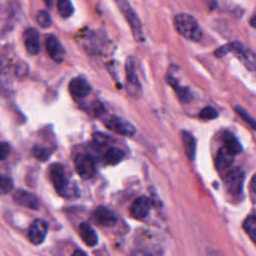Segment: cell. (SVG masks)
<instances>
[{"label":"cell","mask_w":256,"mask_h":256,"mask_svg":"<svg viewBox=\"0 0 256 256\" xmlns=\"http://www.w3.org/2000/svg\"><path fill=\"white\" fill-rule=\"evenodd\" d=\"M228 52H232L242 61L247 69L251 71H256V54L247 48L244 44L239 41H234L219 47L215 50L214 54L216 57H223Z\"/></svg>","instance_id":"1"},{"label":"cell","mask_w":256,"mask_h":256,"mask_svg":"<svg viewBox=\"0 0 256 256\" xmlns=\"http://www.w3.org/2000/svg\"><path fill=\"white\" fill-rule=\"evenodd\" d=\"M174 26L180 35L190 41L198 42L202 39V29L200 28L197 20L190 14H177L174 17Z\"/></svg>","instance_id":"2"},{"label":"cell","mask_w":256,"mask_h":256,"mask_svg":"<svg viewBox=\"0 0 256 256\" xmlns=\"http://www.w3.org/2000/svg\"><path fill=\"white\" fill-rule=\"evenodd\" d=\"M49 178L53 184L55 190L63 197H69L74 195L75 188H72V185L67 178L64 167L59 163H53L49 167Z\"/></svg>","instance_id":"3"},{"label":"cell","mask_w":256,"mask_h":256,"mask_svg":"<svg viewBox=\"0 0 256 256\" xmlns=\"http://www.w3.org/2000/svg\"><path fill=\"white\" fill-rule=\"evenodd\" d=\"M115 2L117 4L119 10L121 11L123 16L127 20L135 40L142 41L144 38L143 32H142V26H141L139 18L137 17L136 13L130 6L129 2L127 0H115Z\"/></svg>","instance_id":"4"},{"label":"cell","mask_w":256,"mask_h":256,"mask_svg":"<svg viewBox=\"0 0 256 256\" xmlns=\"http://www.w3.org/2000/svg\"><path fill=\"white\" fill-rule=\"evenodd\" d=\"M244 177V171L239 167L230 168L226 172L224 176V185L231 196L238 197L242 194Z\"/></svg>","instance_id":"5"},{"label":"cell","mask_w":256,"mask_h":256,"mask_svg":"<svg viewBox=\"0 0 256 256\" xmlns=\"http://www.w3.org/2000/svg\"><path fill=\"white\" fill-rule=\"evenodd\" d=\"M75 169L78 175L83 179H90L95 174V163L88 154H79L74 159Z\"/></svg>","instance_id":"6"},{"label":"cell","mask_w":256,"mask_h":256,"mask_svg":"<svg viewBox=\"0 0 256 256\" xmlns=\"http://www.w3.org/2000/svg\"><path fill=\"white\" fill-rule=\"evenodd\" d=\"M126 71V82H127V91L133 96H138L141 91V84L136 74L134 59L128 57L125 64Z\"/></svg>","instance_id":"7"},{"label":"cell","mask_w":256,"mask_h":256,"mask_svg":"<svg viewBox=\"0 0 256 256\" xmlns=\"http://www.w3.org/2000/svg\"><path fill=\"white\" fill-rule=\"evenodd\" d=\"M106 127L123 136H132L136 132L135 127L130 122L116 116H112L106 121Z\"/></svg>","instance_id":"8"},{"label":"cell","mask_w":256,"mask_h":256,"mask_svg":"<svg viewBox=\"0 0 256 256\" xmlns=\"http://www.w3.org/2000/svg\"><path fill=\"white\" fill-rule=\"evenodd\" d=\"M45 47L48 55L53 61L61 63L64 60L65 49L57 37H55L54 35H49L46 38Z\"/></svg>","instance_id":"9"},{"label":"cell","mask_w":256,"mask_h":256,"mask_svg":"<svg viewBox=\"0 0 256 256\" xmlns=\"http://www.w3.org/2000/svg\"><path fill=\"white\" fill-rule=\"evenodd\" d=\"M47 231H48L47 223L42 219H37L31 224L29 228L28 238L30 242L35 245L41 244L46 238Z\"/></svg>","instance_id":"10"},{"label":"cell","mask_w":256,"mask_h":256,"mask_svg":"<svg viewBox=\"0 0 256 256\" xmlns=\"http://www.w3.org/2000/svg\"><path fill=\"white\" fill-rule=\"evenodd\" d=\"M69 92L74 99L85 98L91 91V86L83 77H76L69 83Z\"/></svg>","instance_id":"11"},{"label":"cell","mask_w":256,"mask_h":256,"mask_svg":"<svg viewBox=\"0 0 256 256\" xmlns=\"http://www.w3.org/2000/svg\"><path fill=\"white\" fill-rule=\"evenodd\" d=\"M150 210V200L145 196L136 198L129 209L130 216L134 219H143L146 217Z\"/></svg>","instance_id":"12"},{"label":"cell","mask_w":256,"mask_h":256,"mask_svg":"<svg viewBox=\"0 0 256 256\" xmlns=\"http://www.w3.org/2000/svg\"><path fill=\"white\" fill-rule=\"evenodd\" d=\"M93 218L99 225L105 227H112L117 223V217L114 212L104 206H100L94 211Z\"/></svg>","instance_id":"13"},{"label":"cell","mask_w":256,"mask_h":256,"mask_svg":"<svg viewBox=\"0 0 256 256\" xmlns=\"http://www.w3.org/2000/svg\"><path fill=\"white\" fill-rule=\"evenodd\" d=\"M24 45L27 52L31 55L38 54L40 50L39 32L35 28H28L24 32Z\"/></svg>","instance_id":"14"},{"label":"cell","mask_w":256,"mask_h":256,"mask_svg":"<svg viewBox=\"0 0 256 256\" xmlns=\"http://www.w3.org/2000/svg\"><path fill=\"white\" fill-rule=\"evenodd\" d=\"M13 200L18 205L29 208V209H38L39 201L36 196L25 190H17L13 194Z\"/></svg>","instance_id":"15"},{"label":"cell","mask_w":256,"mask_h":256,"mask_svg":"<svg viewBox=\"0 0 256 256\" xmlns=\"http://www.w3.org/2000/svg\"><path fill=\"white\" fill-rule=\"evenodd\" d=\"M234 156L235 155L230 153L224 146L220 148L215 159V166L217 170L220 172H227L234 161Z\"/></svg>","instance_id":"16"},{"label":"cell","mask_w":256,"mask_h":256,"mask_svg":"<svg viewBox=\"0 0 256 256\" xmlns=\"http://www.w3.org/2000/svg\"><path fill=\"white\" fill-rule=\"evenodd\" d=\"M79 233L82 241L90 247L95 246L98 243V236L94 228L86 222H83L79 226Z\"/></svg>","instance_id":"17"},{"label":"cell","mask_w":256,"mask_h":256,"mask_svg":"<svg viewBox=\"0 0 256 256\" xmlns=\"http://www.w3.org/2000/svg\"><path fill=\"white\" fill-rule=\"evenodd\" d=\"M223 146L233 155H237L242 151V145L237 138L230 132H225L223 135Z\"/></svg>","instance_id":"18"},{"label":"cell","mask_w":256,"mask_h":256,"mask_svg":"<svg viewBox=\"0 0 256 256\" xmlns=\"http://www.w3.org/2000/svg\"><path fill=\"white\" fill-rule=\"evenodd\" d=\"M182 142L185 153L190 160H193L196 154V139L189 132H182Z\"/></svg>","instance_id":"19"},{"label":"cell","mask_w":256,"mask_h":256,"mask_svg":"<svg viewBox=\"0 0 256 256\" xmlns=\"http://www.w3.org/2000/svg\"><path fill=\"white\" fill-rule=\"evenodd\" d=\"M167 82L174 88V90L176 91V93H177V95H178V98H179L182 102L187 103V102H189V101L191 100L192 94H191L190 90H189L188 88H186V87L180 86L175 78H173L172 76L169 75V76L167 77Z\"/></svg>","instance_id":"20"},{"label":"cell","mask_w":256,"mask_h":256,"mask_svg":"<svg viewBox=\"0 0 256 256\" xmlns=\"http://www.w3.org/2000/svg\"><path fill=\"white\" fill-rule=\"evenodd\" d=\"M123 158H124V152L121 149L116 147L109 148L104 155V161L109 165H116Z\"/></svg>","instance_id":"21"},{"label":"cell","mask_w":256,"mask_h":256,"mask_svg":"<svg viewBox=\"0 0 256 256\" xmlns=\"http://www.w3.org/2000/svg\"><path fill=\"white\" fill-rule=\"evenodd\" d=\"M243 229L248 237L256 244V215H249L245 218Z\"/></svg>","instance_id":"22"},{"label":"cell","mask_w":256,"mask_h":256,"mask_svg":"<svg viewBox=\"0 0 256 256\" xmlns=\"http://www.w3.org/2000/svg\"><path fill=\"white\" fill-rule=\"evenodd\" d=\"M57 9L63 18H69L73 12V5L70 0H57Z\"/></svg>","instance_id":"23"},{"label":"cell","mask_w":256,"mask_h":256,"mask_svg":"<svg viewBox=\"0 0 256 256\" xmlns=\"http://www.w3.org/2000/svg\"><path fill=\"white\" fill-rule=\"evenodd\" d=\"M235 111L244 122H246L252 129H254L256 131V119H254L243 107H241L239 105H237L235 107Z\"/></svg>","instance_id":"24"},{"label":"cell","mask_w":256,"mask_h":256,"mask_svg":"<svg viewBox=\"0 0 256 256\" xmlns=\"http://www.w3.org/2000/svg\"><path fill=\"white\" fill-rule=\"evenodd\" d=\"M36 21H37V23H38L41 27L47 28V27H49L50 24H51V16H50V14H49L46 10H40V11L37 13Z\"/></svg>","instance_id":"25"},{"label":"cell","mask_w":256,"mask_h":256,"mask_svg":"<svg viewBox=\"0 0 256 256\" xmlns=\"http://www.w3.org/2000/svg\"><path fill=\"white\" fill-rule=\"evenodd\" d=\"M217 116H218L217 110L211 106H207V107L203 108L199 113V117L202 120H212V119L217 118Z\"/></svg>","instance_id":"26"},{"label":"cell","mask_w":256,"mask_h":256,"mask_svg":"<svg viewBox=\"0 0 256 256\" xmlns=\"http://www.w3.org/2000/svg\"><path fill=\"white\" fill-rule=\"evenodd\" d=\"M33 154L34 156L38 159V160H41V161H45L48 159L49 157V151L47 148L45 147H42V146H34L33 148Z\"/></svg>","instance_id":"27"},{"label":"cell","mask_w":256,"mask_h":256,"mask_svg":"<svg viewBox=\"0 0 256 256\" xmlns=\"http://www.w3.org/2000/svg\"><path fill=\"white\" fill-rule=\"evenodd\" d=\"M13 188V182L12 179L7 176H2L0 179V189L2 194H6L10 192Z\"/></svg>","instance_id":"28"},{"label":"cell","mask_w":256,"mask_h":256,"mask_svg":"<svg viewBox=\"0 0 256 256\" xmlns=\"http://www.w3.org/2000/svg\"><path fill=\"white\" fill-rule=\"evenodd\" d=\"M249 195H250L251 201L254 204H256V173L252 176L249 182Z\"/></svg>","instance_id":"29"},{"label":"cell","mask_w":256,"mask_h":256,"mask_svg":"<svg viewBox=\"0 0 256 256\" xmlns=\"http://www.w3.org/2000/svg\"><path fill=\"white\" fill-rule=\"evenodd\" d=\"M10 153V145L6 142H2L0 146V158L1 160H5Z\"/></svg>","instance_id":"30"},{"label":"cell","mask_w":256,"mask_h":256,"mask_svg":"<svg viewBox=\"0 0 256 256\" xmlns=\"http://www.w3.org/2000/svg\"><path fill=\"white\" fill-rule=\"evenodd\" d=\"M27 71H28V68L26 63H21L16 68V74L18 77H24L27 74Z\"/></svg>","instance_id":"31"},{"label":"cell","mask_w":256,"mask_h":256,"mask_svg":"<svg viewBox=\"0 0 256 256\" xmlns=\"http://www.w3.org/2000/svg\"><path fill=\"white\" fill-rule=\"evenodd\" d=\"M131 256H154L152 255L150 252L147 251H143V250H136L132 253Z\"/></svg>","instance_id":"32"},{"label":"cell","mask_w":256,"mask_h":256,"mask_svg":"<svg viewBox=\"0 0 256 256\" xmlns=\"http://www.w3.org/2000/svg\"><path fill=\"white\" fill-rule=\"evenodd\" d=\"M210 9H214L217 6V0H202Z\"/></svg>","instance_id":"33"},{"label":"cell","mask_w":256,"mask_h":256,"mask_svg":"<svg viewBox=\"0 0 256 256\" xmlns=\"http://www.w3.org/2000/svg\"><path fill=\"white\" fill-rule=\"evenodd\" d=\"M71 256H87V254L82 250H75Z\"/></svg>","instance_id":"34"},{"label":"cell","mask_w":256,"mask_h":256,"mask_svg":"<svg viewBox=\"0 0 256 256\" xmlns=\"http://www.w3.org/2000/svg\"><path fill=\"white\" fill-rule=\"evenodd\" d=\"M43 2L45 3V5H46L48 8H52V7H53L54 0H43Z\"/></svg>","instance_id":"35"},{"label":"cell","mask_w":256,"mask_h":256,"mask_svg":"<svg viewBox=\"0 0 256 256\" xmlns=\"http://www.w3.org/2000/svg\"><path fill=\"white\" fill-rule=\"evenodd\" d=\"M250 25L253 27V28H255L256 29V15H254V16H252V18L250 19Z\"/></svg>","instance_id":"36"},{"label":"cell","mask_w":256,"mask_h":256,"mask_svg":"<svg viewBox=\"0 0 256 256\" xmlns=\"http://www.w3.org/2000/svg\"><path fill=\"white\" fill-rule=\"evenodd\" d=\"M209 256H221V255L218 254V253H216V252H212V253H210Z\"/></svg>","instance_id":"37"}]
</instances>
